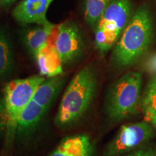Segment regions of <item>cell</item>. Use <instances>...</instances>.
I'll return each mask as SVG.
<instances>
[{"mask_svg":"<svg viewBox=\"0 0 156 156\" xmlns=\"http://www.w3.org/2000/svg\"><path fill=\"white\" fill-rule=\"evenodd\" d=\"M97 83L96 72L90 64L77 72L64 91L54 119L58 127L72 126L83 118L94 98Z\"/></svg>","mask_w":156,"mask_h":156,"instance_id":"obj_1","label":"cell"},{"mask_svg":"<svg viewBox=\"0 0 156 156\" xmlns=\"http://www.w3.org/2000/svg\"><path fill=\"white\" fill-rule=\"evenodd\" d=\"M153 38V21L150 11L140 7L130 19L115 46L112 62L125 68L135 64L147 51Z\"/></svg>","mask_w":156,"mask_h":156,"instance_id":"obj_2","label":"cell"},{"mask_svg":"<svg viewBox=\"0 0 156 156\" xmlns=\"http://www.w3.org/2000/svg\"><path fill=\"white\" fill-rule=\"evenodd\" d=\"M142 75L128 73L114 83L106 100V112L110 119L121 121L136 114L140 106Z\"/></svg>","mask_w":156,"mask_h":156,"instance_id":"obj_3","label":"cell"},{"mask_svg":"<svg viewBox=\"0 0 156 156\" xmlns=\"http://www.w3.org/2000/svg\"><path fill=\"white\" fill-rule=\"evenodd\" d=\"M46 77L41 75L9 81L4 88L3 102L7 116L5 145L12 146L15 137L17 119L25 107L32 101L37 87Z\"/></svg>","mask_w":156,"mask_h":156,"instance_id":"obj_4","label":"cell"},{"mask_svg":"<svg viewBox=\"0 0 156 156\" xmlns=\"http://www.w3.org/2000/svg\"><path fill=\"white\" fill-rule=\"evenodd\" d=\"M131 0H111L95 29V45L101 53L110 50L130 20Z\"/></svg>","mask_w":156,"mask_h":156,"instance_id":"obj_5","label":"cell"},{"mask_svg":"<svg viewBox=\"0 0 156 156\" xmlns=\"http://www.w3.org/2000/svg\"><path fill=\"white\" fill-rule=\"evenodd\" d=\"M154 134L152 124L145 121L123 125L105 148L103 156H121L135 151Z\"/></svg>","mask_w":156,"mask_h":156,"instance_id":"obj_6","label":"cell"},{"mask_svg":"<svg viewBox=\"0 0 156 156\" xmlns=\"http://www.w3.org/2000/svg\"><path fill=\"white\" fill-rule=\"evenodd\" d=\"M55 47L62 63L74 64L83 56L85 44L80 29L73 21L58 25Z\"/></svg>","mask_w":156,"mask_h":156,"instance_id":"obj_7","label":"cell"},{"mask_svg":"<svg viewBox=\"0 0 156 156\" xmlns=\"http://www.w3.org/2000/svg\"><path fill=\"white\" fill-rule=\"evenodd\" d=\"M54 0H22L13 9L12 17L21 25H43L50 23L46 18L47 10Z\"/></svg>","mask_w":156,"mask_h":156,"instance_id":"obj_8","label":"cell"},{"mask_svg":"<svg viewBox=\"0 0 156 156\" xmlns=\"http://www.w3.org/2000/svg\"><path fill=\"white\" fill-rule=\"evenodd\" d=\"M48 110L31 101L20 114L16 123L15 137L20 142L27 140L36 131Z\"/></svg>","mask_w":156,"mask_h":156,"instance_id":"obj_9","label":"cell"},{"mask_svg":"<svg viewBox=\"0 0 156 156\" xmlns=\"http://www.w3.org/2000/svg\"><path fill=\"white\" fill-rule=\"evenodd\" d=\"M93 146L86 134L66 137L49 156H92Z\"/></svg>","mask_w":156,"mask_h":156,"instance_id":"obj_10","label":"cell"},{"mask_svg":"<svg viewBox=\"0 0 156 156\" xmlns=\"http://www.w3.org/2000/svg\"><path fill=\"white\" fill-rule=\"evenodd\" d=\"M34 58L41 75L51 77L63 73V63L55 46L46 44Z\"/></svg>","mask_w":156,"mask_h":156,"instance_id":"obj_11","label":"cell"},{"mask_svg":"<svg viewBox=\"0 0 156 156\" xmlns=\"http://www.w3.org/2000/svg\"><path fill=\"white\" fill-rule=\"evenodd\" d=\"M64 82L65 79L61 75L46 77L37 87L32 100L48 110L59 93Z\"/></svg>","mask_w":156,"mask_h":156,"instance_id":"obj_12","label":"cell"},{"mask_svg":"<svg viewBox=\"0 0 156 156\" xmlns=\"http://www.w3.org/2000/svg\"><path fill=\"white\" fill-rule=\"evenodd\" d=\"M54 24L48 23V24L38 25L25 33L24 36V42L28 51L33 56L36 54L41 48L46 45L48 36L54 27Z\"/></svg>","mask_w":156,"mask_h":156,"instance_id":"obj_13","label":"cell"},{"mask_svg":"<svg viewBox=\"0 0 156 156\" xmlns=\"http://www.w3.org/2000/svg\"><path fill=\"white\" fill-rule=\"evenodd\" d=\"M15 65V56L12 44L8 35L0 28V81L10 75Z\"/></svg>","mask_w":156,"mask_h":156,"instance_id":"obj_14","label":"cell"},{"mask_svg":"<svg viewBox=\"0 0 156 156\" xmlns=\"http://www.w3.org/2000/svg\"><path fill=\"white\" fill-rule=\"evenodd\" d=\"M145 121L156 126V76H152L140 101Z\"/></svg>","mask_w":156,"mask_h":156,"instance_id":"obj_15","label":"cell"},{"mask_svg":"<svg viewBox=\"0 0 156 156\" xmlns=\"http://www.w3.org/2000/svg\"><path fill=\"white\" fill-rule=\"evenodd\" d=\"M111 0H85L84 19L90 28L95 29Z\"/></svg>","mask_w":156,"mask_h":156,"instance_id":"obj_16","label":"cell"},{"mask_svg":"<svg viewBox=\"0 0 156 156\" xmlns=\"http://www.w3.org/2000/svg\"><path fill=\"white\" fill-rule=\"evenodd\" d=\"M146 71L152 76H156V54H153L147 58L145 64Z\"/></svg>","mask_w":156,"mask_h":156,"instance_id":"obj_17","label":"cell"},{"mask_svg":"<svg viewBox=\"0 0 156 156\" xmlns=\"http://www.w3.org/2000/svg\"><path fill=\"white\" fill-rule=\"evenodd\" d=\"M7 116H6V113L5 110V106H4L3 99H0V136H1L2 132L3 130H7Z\"/></svg>","mask_w":156,"mask_h":156,"instance_id":"obj_18","label":"cell"},{"mask_svg":"<svg viewBox=\"0 0 156 156\" xmlns=\"http://www.w3.org/2000/svg\"><path fill=\"white\" fill-rule=\"evenodd\" d=\"M155 151L153 148H140L135 151L121 156H153Z\"/></svg>","mask_w":156,"mask_h":156,"instance_id":"obj_19","label":"cell"},{"mask_svg":"<svg viewBox=\"0 0 156 156\" xmlns=\"http://www.w3.org/2000/svg\"><path fill=\"white\" fill-rule=\"evenodd\" d=\"M17 0H0V9H5L12 5Z\"/></svg>","mask_w":156,"mask_h":156,"instance_id":"obj_20","label":"cell"},{"mask_svg":"<svg viewBox=\"0 0 156 156\" xmlns=\"http://www.w3.org/2000/svg\"><path fill=\"white\" fill-rule=\"evenodd\" d=\"M153 156H156V151L155 152V153L153 154Z\"/></svg>","mask_w":156,"mask_h":156,"instance_id":"obj_21","label":"cell"}]
</instances>
